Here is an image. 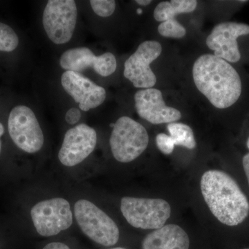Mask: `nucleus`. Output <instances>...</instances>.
<instances>
[{
  "label": "nucleus",
  "instance_id": "f257e3e1",
  "mask_svg": "<svg viewBox=\"0 0 249 249\" xmlns=\"http://www.w3.org/2000/svg\"><path fill=\"white\" fill-rule=\"evenodd\" d=\"M192 72L196 89L218 109L233 108L245 94V83L240 71L213 54L200 55Z\"/></svg>",
  "mask_w": 249,
  "mask_h": 249
},
{
  "label": "nucleus",
  "instance_id": "f03ea898",
  "mask_svg": "<svg viewBox=\"0 0 249 249\" xmlns=\"http://www.w3.org/2000/svg\"><path fill=\"white\" fill-rule=\"evenodd\" d=\"M200 188L210 211L223 224L235 227L248 217V199L229 174L217 170L206 171L201 177Z\"/></svg>",
  "mask_w": 249,
  "mask_h": 249
},
{
  "label": "nucleus",
  "instance_id": "7ed1b4c3",
  "mask_svg": "<svg viewBox=\"0 0 249 249\" xmlns=\"http://www.w3.org/2000/svg\"><path fill=\"white\" fill-rule=\"evenodd\" d=\"M146 129L128 116L119 118L113 126L109 144L114 159L129 163L145 152L149 144Z\"/></svg>",
  "mask_w": 249,
  "mask_h": 249
},
{
  "label": "nucleus",
  "instance_id": "20e7f679",
  "mask_svg": "<svg viewBox=\"0 0 249 249\" xmlns=\"http://www.w3.org/2000/svg\"><path fill=\"white\" fill-rule=\"evenodd\" d=\"M74 214L82 231L93 242L105 247L117 243L120 237L117 224L92 202L86 199L76 201Z\"/></svg>",
  "mask_w": 249,
  "mask_h": 249
},
{
  "label": "nucleus",
  "instance_id": "39448f33",
  "mask_svg": "<svg viewBox=\"0 0 249 249\" xmlns=\"http://www.w3.org/2000/svg\"><path fill=\"white\" fill-rule=\"evenodd\" d=\"M121 211L132 227L145 230L163 227L171 215L169 203L162 199L124 196Z\"/></svg>",
  "mask_w": 249,
  "mask_h": 249
},
{
  "label": "nucleus",
  "instance_id": "423d86ee",
  "mask_svg": "<svg viewBox=\"0 0 249 249\" xmlns=\"http://www.w3.org/2000/svg\"><path fill=\"white\" fill-rule=\"evenodd\" d=\"M31 216L37 233L44 237L58 235L73 223L70 202L61 197L37 203L31 209Z\"/></svg>",
  "mask_w": 249,
  "mask_h": 249
},
{
  "label": "nucleus",
  "instance_id": "0eeeda50",
  "mask_svg": "<svg viewBox=\"0 0 249 249\" xmlns=\"http://www.w3.org/2000/svg\"><path fill=\"white\" fill-rule=\"evenodd\" d=\"M78 16L73 0H50L46 5L42 23L47 36L53 43L62 45L71 40Z\"/></svg>",
  "mask_w": 249,
  "mask_h": 249
},
{
  "label": "nucleus",
  "instance_id": "6e6552de",
  "mask_svg": "<svg viewBox=\"0 0 249 249\" xmlns=\"http://www.w3.org/2000/svg\"><path fill=\"white\" fill-rule=\"evenodd\" d=\"M8 129L13 142L24 152L36 153L43 146V132L34 111L27 106L13 108L9 114Z\"/></svg>",
  "mask_w": 249,
  "mask_h": 249
},
{
  "label": "nucleus",
  "instance_id": "1a4fd4ad",
  "mask_svg": "<svg viewBox=\"0 0 249 249\" xmlns=\"http://www.w3.org/2000/svg\"><path fill=\"white\" fill-rule=\"evenodd\" d=\"M161 52L162 46L157 41L142 42L124 62V78L135 88L142 89L153 88L157 83V77L150 65L160 57Z\"/></svg>",
  "mask_w": 249,
  "mask_h": 249
},
{
  "label": "nucleus",
  "instance_id": "9d476101",
  "mask_svg": "<svg viewBox=\"0 0 249 249\" xmlns=\"http://www.w3.org/2000/svg\"><path fill=\"white\" fill-rule=\"evenodd\" d=\"M245 36H249V24L230 21L221 22L213 29L206 43L213 55L233 65L242 60L239 39Z\"/></svg>",
  "mask_w": 249,
  "mask_h": 249
},
{
  "label": "nucleus",
  "instance_id": "9b49d317",
  "mask_svg": "<svg viewBox=\"0 0 249 249\" xmlns=\"http://www.w3.org/2000/svg\"><path fill=\"white\" fill-rule=\"evenodd\" d=\"M96 142V130L88 124H78L65 134L58 153L59 160L67 167L79 164L91 155Z\"/></svg>",
  "mask_w": 249,
  "mask_h": 249
},
{
  "label": "nucleus",
  "instance_id": "f8f14e48",
  "mask_svg": "<svg viewBox=\"0 0 249 249\" xmlns=\"http://www.w3.org/2000/svg\"><path fill=\"white\" fill-rule=\"evenodd\" d=\"M60 65L66 71L80 72L92 68L101 76H109L114 73L117 62L114 54L110 52L96 56L87 47H76L69 49L62 53Z\"/></svg>",
  "mask_w": 249,
  "mask_h": 249
},
{
  "label": "nucleus",
  "instance_id": "ddd939ff",
  "mask_svg": "<svg viewBox=\"0 0 249 249\" xmlns=\"http://www.w3.org/2000/svg\"><path fill=\"white\" fill-rule=\"evenodd\" d=\"M134 102L137 114L150 124H169L181 119V111L166 106L161 91L155 88L139 90Z\"/></svg>",
  "mask_w": 249,
  "mask_h": 249
},
{
  "label": "nucleus",
  "instance_id": "4468645a",
  "mask_svg": "<svg viewBox=\"0 0 249 249\" xmlns=\"http://www.w3.org/2000/svg\"><path fill=\"white\" fill-rule=\"evenodd\" d=\"M61 84L83 111L94 109L103 104L106 100V89L78 72H64Z\"/></svg>",
  "mask_w": 249,
  "mask_h": 249
},
{
  "label": "nucleus",
  "instance_id": "2eb2a0df",
  "mask_svg": "<svg viewBox=\"0 0 249 249\" xmlns=\"http://www.w3.org/2000/svg\"><path fill=\"white\" fill-rule=\"evenodd\" d=\"M188 234L177 224H168L154 231L142 242V249H189Z\"/></svg>",
  "mask_w": 249,
  "mask_h": 249
},
{
  "label": "nucleus",
  "instance_id": "dca6fc26",
  "mask_svg": "<svg viewBox=\"0 0 249 249\" xmlns=\"http://www.w3.org/2000/svg\"><path fill=\"white\" fill-rule=\"evenodd\" d=\"M197 6L196 0H172L162 1L154 11L155 20L160 23L175 19L178 15L193 12Z\"/></svg>",
  "mask_w": 249,
  "mask_h": 249
},
{
  "label": "nucleus",
  "instance_id": "f3484780",
  "mask_svg": "<svg viewBox=\"0 0 249 249\" xmlns=\"http://www.w3.org/2000/svg\"><path fill=\"white\" fill-rule=\"evenodd\" d=\"M173 145H179L189 150L196 148V142L193 129L188 124L174 122L167 126Z\"/></svg>",
  "mask_w": 249,
  "mask_h": 249
},
{
  "label": "nucleus",
  "instance_id": "a211bd4d",
  "mask_svg": "<svg viewBox=\"0 0 249 249\" xmlns=\"http://www.w3.org/2000/svg\"><path fill=\"white\" fill-rule=\"evenodd\" d=\"M19 37L8 24L0 22V52H11L17 49Z\"/></svg>",
  "mask_w": 249,
  "mask_h": 249
},
{
  "label": "nucleus",
  "instance_id": "6ab92c4d",
  "mask_svg": "<svg viewBox=\"0 0 249 249\" xmlns=\"http://www.w3.org/2000/svg\"><path fill=\"white\" fill-rule=\"evenodd\" d=\"M158 32L160 36L170 38H182L186 35V29L176 19L160 23L158 27Z\"/></svg>",
  "mask_w": 249,
  "mask_h": 249
},
{
  "label": "nucleus",
  "instance_id": "aec40b11",
  "mask_svg": "<svg viewBox=\"0 0 249 249\" xmlns=\"http://www.w3.org/2000/svg\"><path fill=\"white\" fill-rule=\"evenodd\" d=\"M89 2L95 14L100 17H109L115 11L114 0H91Z\"/></svg>",
  "mask_w": 249,
  "mask_h": 249
},
{
  "label": "nucleus",
  "instance_id": "412c9836",
  "mask_svg": "<svg viewBox=\"0 0 249 249\" xmlns=\"http://www.w3.org/2000/svg\"><path fill=\"white\" fill-rule=\"evenodd\" d=\"M156 144L159 150L164 155H170L173 153L175 149V145L171 142L170 135L164 133L157 134L156 137Z\"/></svg>",
  "mask_w": 249,
  "mask_h": 249
},
{
  "label": "nucleus",
  "instance_id": "4be33fe9",
  "mask_svg": "<svg viewBox=\"0 0 249 249\" xmlns=\"http://www.w3.org/2000/svg\"><path fill=\"white\" fill-rule=\"evenodd\" d=\"M81 118V113L77 108H71L67 111L65 120L67 124H76Z\"/></svg>",
  "mask_w": 249,
  "mask_h": 249
},
{
  "label": "nucleus",
  "instance_id": "5701e85b",
  "mask_svg": "<svg viewBox=\"0 0 249 249\" xmlns=\"http://www.w3.org/2000/svg\"><path fill=\"white\" fill-rule=\"evenodd\" d=\"M42 249H70L68 246L62 242H52L46 245Z\"/></svg>",
  "mask_w": 249,
  "mask_h": 249
},
{
  "label": "nucleus",
  "instance_id": "b1692460",
  "mask_svg": "<svg viewBox=\"0 0 249 249\" xmlns=\"http://www.w3.org/2000/svg\"><path fill=\"white\" fill-rule=\"evenodd\" d=\"M242 165L249 185V152L244 156L242 159Z\"/></svg>",
  "mask_w": 249,
  "mask_h": 249
},
{
  "label": "nucleus",
  "instance_id": "393cba45",
  "mask_svg": "<svg viewBox=\"0 0 249 249\" xmlns=\"http://www.w3.org/2000/svg\"><path fill=\"white\" fill-rule=\"evenodd\" d=\"M135 2H137L139 5H141V6H145L151 4L152 1H150V0H137Z\"/></svg>",
  "mask_w": 249,
  "mask_h": 249
},
{
  "label": "nucleus",
  "instance_id": "a878e982",
  "mask_svg": "<svg viewBox=\"0 0 249 249\" xmlns=\"http://www.w3.org/2000/svg\"><path fill=\"white\" fill-rule=\"evenodd\" d=\"M4 133V125H3L0 122V139L2 137L3 134ZM1 140H0V152H1Z\"/></svg>",
  "mask_w": 249,
  "mask_h": 249
},
{
  "label": "nucleus",
  "instance_id": "bb28decb",
  "mask_svg": "<svg viewBox=\"0 0 249 249\" xmlns=\"http://www.w3.org/2000/svg\"><path fill=\"white\" fill-rule=\"evenodd\" d=\"M246 145H247V148L249 150V135L247 137V141H246Z\"/></svg>",
  "mask_w": 249,
  "mask_h": 249
},
{
  "label": "nucleus",
  "instance_id": "cd10ccee",
  "mask_svg": "<svg viewBox=\"0 0 249 249\" xmlns=\"http://www.w3.org/2000/svg\"><path fill=\"white\" fill-rule=\"evenodd\" d=\"M109 249H126L124 248H122V247H116V248Z\"/></svg>",
  "mask_w": 249,
  "mask_h": 249
},
{
  "label": "nucleus",
  "instance_id": "c85d7f7f",
  "mask_svg": "<svg viewBox=\"0 0 249 249\" xmlns=\"http://www.w3.org/2000/svg\"></svg>",
  "mask_w": 249,
  "mask_h": 249
}]
</instances>
